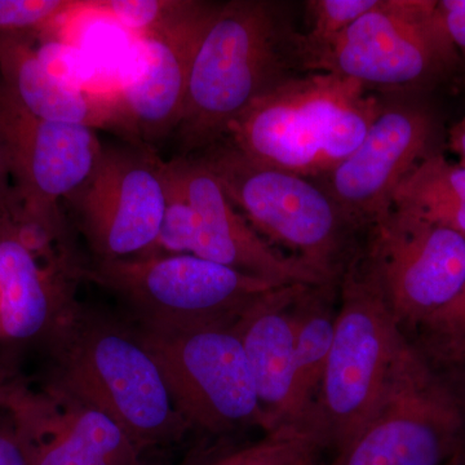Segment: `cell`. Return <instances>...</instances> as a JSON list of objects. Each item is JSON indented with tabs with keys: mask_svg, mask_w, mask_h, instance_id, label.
Listing matches in <instances>:
<instances>
[{
	"mask_svg": "<svg viewBox=\"0 0 465 465\" xmlns=\"http://www.w3.org/2000/svg\"><path fill=\"white\" fill-rule=\"evenodd\" d=\"M296 34L278 3H220L193 60L174 133L179 155L200 154L223 142L253 101L302 72Z\"/></svg>",
	"mask_w": 465,
	"mask_h": 465,
	"instance_id": "obj_1",
	"label": "cell"
},
{
	"mask_svg": "<svg viewBox=\"0 0 465 465\" xmlns=\"http://www.w3.org/2000/svg\"><path fill=\"white\" fill-rule=\"evenodd\" d=\"M45 348L50 376L112 416L143 457L192 430L136 327L78 302Z\"/></svg>",
	"mask_w": 465,
	"mask_h": 465,
	"instance_id": "obj_2",
	"label": "cell"
},
{
	"mask_svg": "<svg viewBox=\"0 0 465 465\" xmlns=\"http://www.w3.org/2000/svg\"><path fill=\"white\" fill-rule=\"evenodd\" d=\"M382 106L353 79L293 75L253 101L224 140L259 163L322 179L360 145Z\"/></svg>",
	"mask_w": 465,
	"mask_h": 465,
	"instance_id": "obj_3",
	"label": "cell"
},
{
	"mask_svg": "<svg viewBox=\"0 0 465 465\" xmlns=\"http://www.w3.org/2000/svg\"><path fill=\"white\" fill-rule=\"evenodd\" d=\"M194 155L265 241L289 251L324 282L339 283L360 249L361 229L322 183L259 163L225 140Z\"/></svg>",
	"mask_w": 465,
	"mask_h": 465,
	"instance_id": "obj_4",
	"label": "cell"
},
{
	"mask_svg": "<svg viewBox=\"0 0 465 465\" xmlns=\"http://www.w3.org/2000/svg\"><path fill=\"white\" fill-rule=\"evenodd\" d=\"M335 335L321 388L318 430L333 452L369 421L381 402L406 336L357 250L341 281Z\"/></svg>",
	"mask_w": 465,
	"mask_h": 465,
	"instance_id": "obj_5",
	"label": "cell"
},
{
	"mask_svg": "<svg viewBox=\"0 0 465 465\" xmlns=\"http://www.w3.org/2000/svg\"><path fill=\"white\" fill-rule=\"evenodd\" d=\"M81 278L114 295L136 318L137 327L153 331L234 323L278 287L188 253L85 259Z\"/></svg>",
	"mask_w": 465,
	"mask_h": 465,
	"instance_id": "obj_6",
	"label": "cell"
},
{
	"mask_svg": "<svg viewBox=\"0 0 465 465\" xmlns=\"http://www.w3.org/2000/svg\"><path fill=\"white\" fill-rule=\"evenodd\" d=\"M459 52L432 0H381L318 52L304 72L332 73L371 90L427 87L457 69Z\"/></svg>",
	"mask_w": 465,
	"mask_h": 465,
	"instance_id": "obj_7",
	"label": "cell"
},
{
	"mask_svg": "<svg viewBox=\"0 0 465 465\" xmlns=\"http://www.w3.org/2000/svg\"><path fill=\"white\" fill-rule=\"evenodd\" d=\"M464 445L460 401L407 341L374 414L326 465H448Z\"/></svg>",
	"mask_w": 465,
	"mask_h": 465,
	"instance_id": "obj_8",
	"label": "cell"
},
{
	"mask_svg": "<svg viewBox=\"0 0 465 465\" xmlns=\"http://www.w3.org/2000/svg\"><path fill=\"white\" fill-rule=\"evenodd\" d=\"M136 329L192 430L219 436L256 427L268 432L234 323L177 331Z\"/></svg>",
	"mask_w": 465,
	"mask_h": 465,
	"instance_id": "obj_9",
	"label": "cell"
},
{
	"mask_svg": "<svg viewBox=\"0 0 465 465\" xmlns=\"http://www.w3.org/2000/svg\"><path fill=\"white\" fill-rule=\"evenodd\" d=\"M166 161L137 143L104 145L96 168L66 201L91 258L149 256L166 208Z\"/></svg>",
	"mask_w": 465,
	"mask_h": 465,
	"instance_id": "obj_10",
	"label": "cell"
},
{
	"mask_svg": "<svg viewBox=\"0 0 465 465\" xmlns=\"http://www.w3.org/2000/svg\"><path fill=\"white\" fill-rule=\"evenodd\" d=\"M103 146L94 128L34 115L0 81V150L11 194L27 216L45 228L69 234L61 201L90 179Z\"/></svg>",
	"mask_w": 465,
	"mask_h": 465,
	"instance_id": "obj_11",
	"label": "cell"
},
{
	"mask_svg": "<svg viewBox=\"0 0 465 465\" xmlns=\"http://www.w3.org/2000/svg\"><path fill=\"white\" fill-rule=\"evenodd\" d=\"M382 296L403 326H423L465 284V237L393 208L362 249Z\"/></svg>",
	"mask_w": 465,
	"mask_h": 465,
	"instance_id": "obj_12",
	"label": "cell"
},
{
	"mask_svg": "<svg viewBox=\"0 0 465 465\" xmlns=\"http://www.w3.org/2000/svg\"><path fill=\"white\" fill-rule=\"evenodd\" d=\"M437 125L423 106H382L360 145L318 182L360 229L390 215L401 183L434 154Z\"/></svg>",
	"mask_w": 465,
	"mask_h": 465,
	"instance_id": "obj_13",
	"label": "cell"
},
{
	"mask_svg": "<svg viewBox=\"0 0 465 465\" xmlns=\"http://www.w3.org/2000/svg\"><path fill=\"white\" fill-rule=\"evenodd\" d=\"M168 162L193 210L188 255L278 287L327 283L302 262L265 241L226 197L200 157L176 155Z\"/></svg>",
	"mask_w": 465,
	"mask_h": 465,
	"instance_id": "obj_14",
	"label": "cell"
},
{
	"mask_svg": "<svg viewBox=\"0 0 465 465\" xmlns=\"http://www.w3.org/2000/svg\"><path fill=\"white\" fill-rule=\"evenodd\" d=\"M12 414L32 465H150L112 416L52 376Z\"/></svg>",
	"mask_w": 465,
	"mask_h": 465,
	"instance_id": "obj_15",
	"label": "cell"
},
{
	"mask_svg": "<svg viewBox=\"0 0 465 465\" xmlns=\"http://www.w3.org/2000/svg\"><path fill=\"white\" fill-rule=\"evenodd\" d=\"M220 3L189 0L170 24L140 36L143 67L118 94L133 142L154 148L176 133L202 36Z\"/></svg>",
	"mask_w": 465,
	"mask_h": 465,
	"instance_id": "obj_16",
	"label": "cell"
},
{
	"mask_svg": "<svg viewBox=\"0 0 465 465\" xmlns=\"http://www.w3.org/2000/svg\"><path fill=\"white\" fill-rule=\"evenodd\" d=\"M82 262L48 260L27 249L0 211V344H47L74 308Z\"/></svg>",
	"mask_w": 465,
	"mask_h": 465,
	"instance_id": "obj_17",
	"label": "cell"
},
{
	"mask_svg": "<svg viewBox=\"0 0 465 465\" xmlns=\"http://www.w3.org/2000/svg\"><path fill=\"white\" fill-rule=\"evenodd\" d=\"M36 36L0 34L2 84L39 118L105 130L134 143L116 92H94L69 84L43 60Z\"/></svg>",
	"mask_w": 465,
	"mask_h": 465,
	"instance_id": "obj_18",
	"label": "cell"
},
{
	"mask_svg": "<svg viewBox=\"0 0 465 465\" xmlns=\"http://www.w3.org/2000/svg\"><path fill=\"white\" fill-rule=\"evenodd\" d=\"M302 284L269 291L234 322L268 421V432L283 425H314L300 405L296 388L291 308Z\"/></svg>",
	"mask_w": 465,
	"mask_h": 465,
	"instance_id": "obj_19",
	"label": "cell"
},
{
	"mask_svg": "<svg viewBox=\"0 0 465 465\" xmlns=\"http://www.w3.org/2000/svg\"><path fill=\"white\" fill-rule=\"evenodd\" d=\"M339 283L302 284L293 299V351L300 405L317 425L318 401L335 335Z\"/></svg>",
	"mask_w": 465,
	"mask_h": 465,
	"instance_id": "obj_20",
	"label": "cell"
},
{
	"mask_svg": "<svg viewBox=\"0 0 465 465\" xmlns=\"http://www.w3.org/2000/svg\"><path fill=\"white\" fill-rule=\"evenodd\" d=\"M327 449L322 433L314 425L291 424L277 428L258 442L200 465H321Z\"/></svg>",
	"mask_w": 465,
	"mask_h": 465,
	"instance_id": "obj_21",
	"label": "cell"
},
{
	"mask_svg": "<svg viewBox=\"0 0 465 465\" xmlns=\"http://www.w3.org/2000/svg\"><path fill=\"white\" fill-rule=\"evenodd\" d=\"M379 2L381 0H311L305 3L309 30L296 34V54L302 72L314 54L329 47Z\"/></svg>",
	"mask_w": 465,
	"mask_h": 465,
	"instance_id": "obj_22",
	"label": "cell"
},
{
	"mask_svg": "<svg viewBox=\"0 0 465 465\" xmlns=\"http://www.w3.org/2000/svg\"><path fill=\"white\" fill-rule=\"evenodd\" d=\"M428 202H465V166L446 161L440 153L424 159L401 183L393 208H410Z\"/></svg>",
	"mask_w": 465,
	"mask_h": 465,
	"instance_id": "obj_23",
	"label": "cell"
},
{
	"mask_svg": "<svg viewBox=\"0 0 465 465\" xmlns=\"http://www.w3.org/2000/svg\"><path fill=\"white\" fill-rule=\"evenodd\" d=\"M188 5L189 0H85L84 14L113 21L140 38L170 24Z\"/></svg>",
	"mask_w": 465,
	"mask_h": 465,
	"instance_id": "obj_24",
	"label": "cell"
},
{
	"mask_svg": "<svg viewBox=\"0 0 465 465\" xmlns=\"http://www.w3.org/2000/svg\"><path fill=\"white\" fill-rule=\"evenodd\" d=\"M85 0H0V34L39 36L73 15Z\"/></svg>",
	"mask_w": 465,
	"mask_h": 465,
	"instance_id": "obj_25",
	"label": "cell"
},
{
	"mask_svg": "<svg viewBox=\"0 0 465 465\" xmlns=\"http://www.w3.org/2000/svg\"><path fill=\"white\" fill-rule=\"evenodd\" d=\"M432 351L443 360L461 361L465 356V284L448 307L421 326Z\"/></svg>",
	"mask_w": 465,
	"mask_h": 465,
	"instance_id": "obj_26",
	"label": "cell"
},
{
	"mask_svg": "<svg viewBox=\"0 0 465 465\" xmlns=\"http://www.w3.org/2000/svg\"><path fill=\"white\" fill-rule=\"evenodd\" d=\"M30 379L20 365L17 353L0 351V409L17 411L33 393Z\"/></svg>",
	"mask_w": 465,
	"mask_h": 465,
	"instance_id": "obj_27",
	"label": "cell"
},
{
	"mask_svg": "<svg viewBox=\"0 0 465 465\" xmlns=\"http://www.w3.org/2000/svg\"><path fill=\"white\" fill-rule=\"evenodd\" d=\"M465 237V202H428L419 206L399 208Z\"/></svg>",
	"mask_w": 465,
	"mask_h": 465,
	"instance_id": "obj_28",
	"label": "cell"
},
{
	"mask_svg": "<svg viewBox=\"0 0 465 465\" xmlns=\"http://www.w3.org/2000/svg\"><path fill=\"white\" fill-rule=\"evenodd\" d=\"M0 465H32L18 437L15 416L5 409H0Z\"/></svg>",
	"mask_w": 465,
	"mask_h": 465,
	"instance_id": "obj_29",
	"label": "cell"
},
{
	"mask_svg": "<svg viewBox=\"0 0 465 465\" xmlns=\"http://www.w3.org/2000/svg\"><path fill=\"white\" fill-rule=\"evenodd\" d=\"M437 5L450 38L465 58V0H442Z\"/></svg>",
	"mask_w": 465,
	"mask_h": 465,
	"instance_id": "obj_30",
	"label": "cell"
},
{
	"mask_svg": "<svg viewBox=\"0 0 465 465\" xmlns=\"http://www.w3.org/2000/svg\"><path fill=\"white\" fill-rule=\"evenodd\" d=\"M450 145L463 159L465 166V115L459 124L452 127L451 134H450Z\"/></svg>",
	"mask_w": 465,
	"mask_h": 465,
	"instance_id": "obj_31",
	"label": "cell"
},
{
	"mask_svg": "<svg viewBox=\"0 0 465 465\" xmlns=\"http://www.w3.org/2000/svg\"><path fill=\"white\" fill-rule=\"evenodd\" d=\"M11 185V180H9V173L7 170V164H5V157H3L2 150H0V200H2L3 194Z\"/></svg>",
	"mask_w": 465,
	"mask_h": 465,
	"instance_id": "obj_32",
	"label": "cell"
},
{
	"mask_svg": "<svg viewBox=\"0 0 465 465\" xmlns=\"http://www.w3.org/2000/svg\"><path fill=\"white\" fill-rule=\"evenodd\" d=\"M448 465H465V445L463 449L449 461Z\"/></svg>",
	"mask_w": 465,
	"mask_h": 465,
	"instance_id": "obj_33",
	"label": "cell"
},
{
	"mask_svg": "<svg viewBox=\"0 0 465 465\" xmlns=\"http://www.w3.org/2000/svg\"><path fill=\"white\" fill-rule=\"evenodd\" d=\"M202 461L201 458H195L193 459V460L186 461V463H183L182 465H200Z\"/></svg>",
	"mask_w": 465,
	"mask_h": 465,
	"instance_id": "obj_34",
	"label": "cell"
},
{
	"mask_svg": "<svg viewBox=\"0 0 465 465\" xmlns=\"http://www.w3.org/2000/svg\"><path fill=\"white\" fill-rule=\"evenodd\" d=\"M464 358H465V356H464Z\"/></svg>",
	"mask_w": 465,
	"mask_h": 465,
	"instance_id": "obj_35",
	"label": "cell"
}]
</instances>
